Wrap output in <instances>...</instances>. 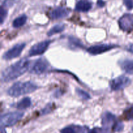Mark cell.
Returning a JSON list of instances; mask_svg holds the SVG:
<instances>
[{
  "mask_svg": "<svg viewBox=\"0 0 133 133\" xmlns=\"http://www.w3.org/2000/svg\"><path fill=\"white\" fill-rule=\"evenodd\" d=\"M76 92L78 96H79L81 98L83 99V100H88L90 99V96L89 95V94H88L87 92H86L85 91L83 90L80 89V88H77Z\"/></svg>",
  "mask_w": 133,
  "mask_h": 133,
  "instance_id": "d6986e66",
  "label": "cell"
},
{
  "mask_svg": "<svg viewBox=\"0 0 133 133\" xmlns=\"http://www.w3.org/2000/svg\"><path fill=\"white\" fill-rule=\"evenodd\" d=\"M25 47V43H19V44H16L12 48L9 49L7 51L4 53L3 55V58L6 61H9V60L17 58L22 53Z\"/></svg>",
  "mask_w": 133,
  "mask_h": 133,
  "instance_id": "5b68a950",
  "label": "cell"
},
{
  "mask_svg": "<svg viewBox=\"0 0 133 133\" xmlns=\"http://www.w3.org/2000/svg\"><path fill=\"white\" fill-rule=\"evenodd\" d=\"M101 123H102L103 127L109 129L112 128L113 130L115 131L116 127L119 122H116V118L115 115L109 112H106L103 115Z\"/></svg>",
  "mask_w": 133,
  "mask_h": 133,
  "instance_id": "9c48e42d",
  "label": "cell"
},
{
  "mask_svg": "<svg viewBox=\"0 0 133 133\" xmlns=\"http://www.w3.org/2000/svg\"><path fill=\"white\" fill-rule=\"evenodd\" d=\"M119 28L124 31H132L133 29V14H125L122 16L118 21Z\"/></svg>",
  "mask_w": 133,
  "mask_h": 133,
  "instance_id": "30bf717a",
  "label": "cell"
},
{
  "mask_svg": "<svg viewBox=\"0 0 133 133\" xmlns=\"http://www.w3.org/2000/svg\"><path fill=\"white\" fill-rule=\"evenodd\" d=\"M70 10L66 8L58 6L54 10H52L49 14V16L52 19H58L65 18L68 16L70 13Z\"/></svg>",
  "mask_w": 133,
  "mask_h": 133,
  "instance_id": "8fae6325",
  "label": "cell"
},
{
  "mask_svg": "<svg viewBox=\"0 0 133 133\" xmlns=\"http://www.w3.org/2000/svg\"><path fill=\"white\" fill-rule=\"evenodd\" d=\"M23 115L24 114L21 112H12L3 114L0 119L1 127L5 128L14 125L22 119Z\"/></svg>",
  "mask_w": 133,
  "mask_h": 133,
  "instance_id": "3957f363",
  "label": "cell"
},
{
  "mask_svg": "<svg viewBox=\"0 0 133 133\" xmlns=\"http://www.w3.org/2000/svg\"><path fill=\"white\" fill-rule=\"evenodd\" d=\"M88 128L79 125H70L66 126L60 131L61 133H88Z\"/></svg>",
  "mask_w": 133,
  "mask_h": 133,
  "instance_id": "7c38bea8",
  "label": "cell"
},
{
  "mask_svg": "<svg viewBox=\"0 0 133 133\" xmlns=\"http://www.w3.org/2000/svg\"><path fill=\"white\" fill-rule=\"evenodd\" d=\"M69 42H70V45L71 46L72 49H75V48H82L83 47V45L81 42L80 40L74 37H70V39H69Z\"/></svg>",
  "mask_w": 133,
  "mask_h": 133,
  "instance_id": "ac0fdd59",
  "label": "cell"
},
{
  "mask_svg": "<svg viewBox=\"0 0 133 133\" xmlns=\"http://www.w3.org/2000/svg\"><path fill=\"white\" fill-rule=\"evenodd\" d=\"M127 51L130 53H133V44H130L128 45V47L127 48Z\"/></svg>",
  "mask_w": 133,
  "mask_h": 133,
  "instance_id": "d4e9b609",
  "label": "cell"
},
{
  "mask_svg": "<svg viewBox=\"0 0 133 133\" xmlns=\"http://www.w3.org/2000/svg\"><path fill=\"white\" fill-rule=\"evenodd\" d=\"M91 9H92V3L84 0L79 1L75 6V10L78 12H86L89 11Z\"/></svg>",
  "mask_w": 133,
  "mask_h": 133,
  "instance_id": "4fadbf2b",
  "label": "cell"
},
{
  "mask_svg": "<svg viewBox=\"0 0 133 133\" xmlns=\"http://www.w3.org/2000/svg\"><path fill=\"white\" fill-rule=\"evenodd\" d=\"M51 108H52L51 105H48V106L45 107L42 110V115L49 114V113L52 110Z\"/></svg>",
  "mask_w": 133,
  "mask_h": 133,
  "instance_id": "cb8c5ba5",
  "label": "cell"
},
{
  "mask_svg": "<svg viewBox=\"0 0 133 133\" xmlns=\"http://www.w3.org/2000/svg\"><path fill=\"white\" fill-rule=\"evenodd\" d=\"M120 67L127 74H133V60L126 59L119 62Z\"/></svg>",
  "mask_w": 133,
  "mask_h": 133,
  "instance_id": "5bb4252c",
  "label": "cell"
},
{
  "mask_svg": "<svg viewBox=\"0 0 133 133\" xmlns=\"http://www.w3.org/2000/svg\"><path fill=\"white\" fill-rule=\"evenodd\" d=\"M97 4H98V5L99 6H104V2L103 1H98V3H97Z\"/></svg>",
  "mask_w": 133,
  "mask_h": 133,
  "instance_id": "484cf974",
  "label": "cell"
},
{
  "mask_svg": "<svg viewBox=\"0 0 133 133\" xmlns=\"http://www.w3.org/2000/svg\"><path fill=\"white\" fill-rule=\"evenodd\" d=\"M65 29V25L64 23H58V24L55 25L53 26L51 29L48 32L47 35L49 36H53V35H55V34L60 33V32H62Z\"/></svg>",
  "mask_w": 133,
  "mask_h": 133,
  "instance_id": "9a60e30c",
  "label": "cell"
},
{
  "mask_svg": "<svg viewBox=\"0 0 133 133\" xmlns=\"http://www.w3.org/2000/svg\"><path fill=\"white\" fill-rule=\"evenodd\" d=\"M48 68H49V63L46 60L43 58H38L34 62L32 66H31L30 72L31 74L40 75L46 71Z\"/></svg>",
  "mask_w": 133,
  "mask_h": 133,
  "instance_id": "52a82bcc",
  "label": "cell"
},
{
  "mask_svg": "<svg viewBox=\"0 0 133 133\" xmlns=\"http://www.w3.org/2000/svg\"><path fill=\"white\" fill-rule=\"evenodd\" d=\"M30 64V61L27 58H23L10 65L1 73V81L8 83L17 79L29 69Z\"/></svg>",
  "mask_w": 133,
  "mask_h": 133,
  "instance_id": "6da1fadb",
  "label": "cell"
},
{
  "mask_svg": "<svg viewBox=\"0 0 133 133\" xmlns=\"http://www.w3.org/2000/svg\"><path fill=\"white\" fill-rule=\"evenodd\" d=\"M51 42V41H50V40H45V41L35 44L30 49L29 51V56L34 57V56L42 55L48 49Z\"/></svg>",
  "mask_w": 133,
  "mask_h": 133,
  "instance_id": "ba28073f",
  "label": "cell"
},
{
  "mask_svg": "<svg viewBox=\"0 0 133 133\" xmlns=\"http://www.w3.org/2000/svg\"><path fill=\"white\" fill-rule=\"evenodd\" d=\"M6 16H7V10L5 9V7L2 6L1 8V12H0V22L1 25H3V23H4Z\"/></svg>",
  "mask_w": 133,
  "mask_h": 133,
  "instance_id": "7402d4cb",
  "label": "cell"
},
{
  "mask_svg": "<svg viewBox=\"0 0 133 133\" xmlns=\"http://www.w3.org/2000/svg\"><path fill=\"white\" fill-rule=\"evenodd\" d=\"M31 105V100L29 97H24L17 103L16 108L19 110L28 109Z\"/></svg>",
  "mask_w": 133,
  "mask_h": 133,
  "instance_id": "2e32d148",
  "label": "cell"
},
{
  "mask_svg": "<svg viewBox=\"0 0 133 133\" xmlns=\"http://www.w3.org/2000/svg\"><path fill=\"white\" fill-rule=\"evenodd\" d=\"M1 133H6V131H5V130L4 129V128H3V127H1Z\"/></svg>",
  "mask_w": 133,
  "mask_h": 133,
  "instance_id": "4316f807",
  "label": "cell"
},
{
  "mask_svg": "<svg viewBox=\"0 0 133 133\" xmlns=\"http://www.w3.org/2000/svg\"><path fill=\"white\" fill-rule=\"evenodd\" d=\"M123 117L125 120H132L133 119V107L129 108L125 111H124Z\"/></svg>",
  "mask_w": 133,
  "mask_h": 133,
  "instance_id": "ffe728a7",
  "label": "cell"
},
{
  "mask_svg": "<svg viewBox=\"0 0 133 133\" xmlns=\"http://www.w3.org/2000/svg\"><path fill=\"white\" fill-rule=\"evenodd\" d=\"M38 87L31 81L18 82L14 83L7 90V94L11 97H19L23 95L32 93Z\"/></svg>",
  "mask_w": 133,
  "mask_h": 133,
  "instance_id": "7a4b0ae2",
  "label": "cell"
},
{
  "mask_svg": "<svg viewBox=\"0 0 133 133\" xmlns=\"http://www.w3.org/2000/svg\"><path fill=\"white\" fill-rule=\"evenodd\" d=\"M27 17L26 15H22L16 18L12 22V26L14 28H19V27H22L24 25L25 23L27 22Z\"/></svg>",
  "mask_w": 133,
  "mask_h": 133,
  "instance_id": "e0dca14e",
  "label": "cell"
},
{
  "mask_svg": "<svg viewBox=\"0 0 133 133\" xmlns=\"http://www.w3.org/2000/svg\"><path fill=\"white\" fill-rule=\"evenodd\" d=\"M130 83H131L130 79L127 77L122 75L112 79L110 82V87L112 91H119L128 87Z\"/></svg>",
  "mask_w": 133,
  "mask_h": 133,
  "instance_id": "277c9868",
  "label": "cell"
},
{
  "mask_svg": "<svg viewBox=\"0 0 133 133\" xmlns=\"http://www.w3.org/2000/svg\"><path fill=\"white\" fill-rule=\"evenodd\" d=\"M123 3L129 10L133 9V0H123Z\"/></svg>",
  "mask_w": 133,
  "mask_h": 133,
  "instance_id": "603a6c76",
  "label": "cell"
},
{
  "mask_svg": "<svg viewBox=\"0 0 133 133\" xmlns=\"http://www.w3.org/2000/svg\"><path fill=\"white\" fill-rule=\"evenodd\" d=\"M88 133H110V131L105 127H94L89 130Z\"/></svg>",
  "mask_w": 133,
  "mask_h": 133,
  "instance_id": "44dd1931",
  "label": "cell"
},
{
  "mask_svg": "<svg viewBox=\"0 0 133 133\" xmlns=\"http://www.w3.org/2000/svg\"><path fill=\"white\" fill-rule=\"evenodd\" d=\"M118 45L114 44H99L91 46L87 49V52L92 55H97L102 54V53L107 52L112 50L116 48H118Z\"/></svg>",
  "mask_w": 133,
  "mask_h": 133,
  "instance_id": "8992f818",
  "label": "cell"
}]
</instances>
